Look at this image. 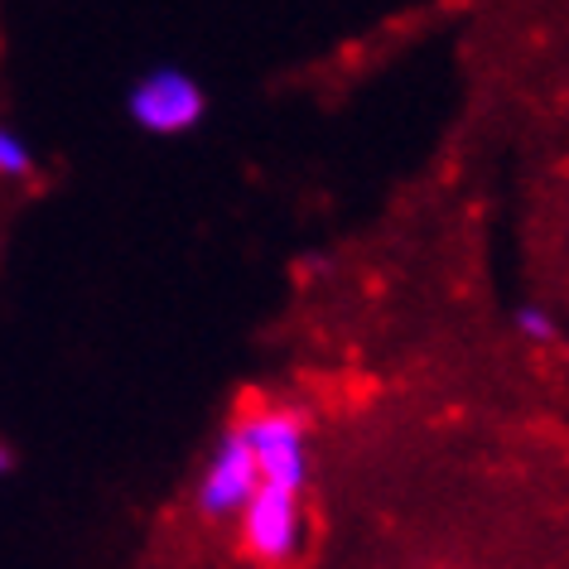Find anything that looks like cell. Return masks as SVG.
Returning <instances> with one entry per match:
<instances>
[{
	"mask_svg": "<svg viewBox=\"0 0 569 569\" xmlns=\"http://www.w3.org/2000/svg\"><path fill=\"white\" fill-rule=\"evenodd\" d=\"M517 329H521V338H531V343H555V338H560V323H555L550 309H540V305L517 309Z\"/></svg>",
	"mask_w": 569,
	"mask_h": 569,
	"instance_id": "6",
	"label": "cell"
},
{
	"mask_svg": "<svg viewBox=\"0 0 569 569\" xmlns=\"http://www.w3.org/2000/svg\"><path fill=\"white\" fill-rule=\"evenodd\" d=\"M237 430H241V439H247L266 488L305 492V482H309V435H305V420L295 416V410H256V416H247Z\"/></svg>",
	"mask_w": 569,
	"mask_h": 569,
	"instance_id": "1",
	"label": "cell"
},
{
	"mask_svg": "<svg viewBox=\"0 0 569 569\" xmlns=\"http://www.w3.org/2000/svg\"><path fill=\"white\" fill-rule=\"evenodd\" d=\"M0 473H10V453H6V445H0Z\"/></svg>",
	"mask_w": 569,
	"mask_h": 569,
	"instance_id": "7",
	"label": "cell"
},
{
	"mask_svg": "<svg viewBox=\"0 0 569 569\" xmlns=\"http://www.w3.org/2000/svg\"><path fill=\"white\" fill-rule=\"evenodd\" d=\"M241 546L251 550L256 565H290L305 546V507L300 492L284 488H256V497L241 511Z\"/></svg>",
	"mask_w": 569,
	"mask_h": 569,
	"instance_id": "2",
	"label": "cell"
},
{
	"mask_svg": "<svg viewBox=\"0 0 569 569\" xmlns=\"http://www.w3.org/2000/svg\"><path fill=\"white\" fill-rule=\"evenodd\" d=\"M34 169V150L30 140L16 136L10 126H0V179H24Z\"/></svg>",
	"mask_w": 569,
	"mask_h": 569,
	"instance_id": "5",
	"label": "cell"
},
{
	"mask_svg": "<svg viewBox=\"0 0 569 569\" xmlns=\"http://www.w3.org/2000/svg\"><path fill=\"white\" fill-rule=\"evenodd\" d=\"M131 121L154 136H179L203 121V88L179 68H154L131 88Z\"/></svg>",
	"mask_w": 569,
	"mask_h": 569,
	"instance_id": "4",
	"label": "cell"
},
{
	"mask_svg": "<svg viewBox=\"0 0 569 569\" xmlns=\"http://www.w3.org/2000/svg\"><path fill=\"white\" fill-rule=\"evenodd\" d=\"M256 488H261V468H256L241 430H227L212 449V459L203 463V478H198V511L212 521L241 517Z\"/></svg>",
	"mask_w": 569,
	"mask_h": 569,
	"instance_id": "3",
	"label": "cell"
}]
</instances>
